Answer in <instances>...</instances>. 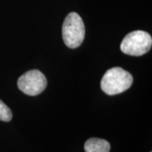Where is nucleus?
I'll return each instance as SVG.
<instances>
[{"instance_id": "6", "label": "nucleus", "mask_w": 152, "mask_h": 152, "mask_svg": "<svg viewBox=\"0 0 152 152\" xmlns=\"http://www.w3.org/2000/svg\"><path fill=\"white\" fill-rule=\"evenodd\" d=\"M12 112L10 108L0 100V121L10 122L12 119Z\"/></svg>"}, {"instance_id": "3", "label": "nucleus", "mask_w": 152, "mask_h": 152, "mask_svg": "<svg viewBox=\"0 0 152 152\" xmlns=\"http://www.w3.org/2000/svg\"><path fill=\"white\" fill-rule=\"evenodd\" d=\"M151 46L152 38L149 33L144 31H134L124 38L120 48L125 54L138 57L147 53Z\"/></svg>"}, {"instance_id": "5", "label": "nucleus", "mask_w": 152, "mask_h": 152, "mask_svg": "<svg viewBox=\"0 0 152 152\" xmlns=\"http://www.w3.org/2000/svg\"><path fill=\"white\" fill-rule=\"evenodd\" d=\"M86 152H110V144L107 140L98 138H91L85 143Z\"/></svg>"}, {"instance_id": "2", "label": "nucleus", "mask_w": 152, "mask_h": 152, "mask_svg": "<svg viewBox=\"0 0 152 152\" xmlns=\"http://www.w3.org/2000/svg\"><path fill=\"white\" fill-rule=\"evenodd\" d=\"M62 34L68 48L75 49L81 45L86 35V27L81 17L77 13L72 12L66 16L63 24Z\"/></svg>"}, {"instance_id": "1", "label": "nucleus", "mask_w": 152, "mask_h": 152, "mask_svg": "<svg viewBox=\"0 0 152 152\" xmlns=\"http://www.w3.org/2000/svg\"><path fill=\"white\" fill-rule=\"evenodd\" d=\"M133 84V76L119 67L112 68L105 73L101 81V88L109 96L118 95L127 91Z\"/></svg>"}, {"instance_id": "4", "label": "nucleus", "mask_w": 152, "mask_h": 152, "mask_svg": "<svg viewBox=\"0 0 152 152\" xmlns=\"http://www.w3.org/2000/svg\"><path fill=\"white\" fill-rule=\"evenodd\" d=\"M18 87L22 92L28 96H35L46 89L48 81L46 76L37 69L27 71L18 80Z\"/></svg>"}]
</instances>
